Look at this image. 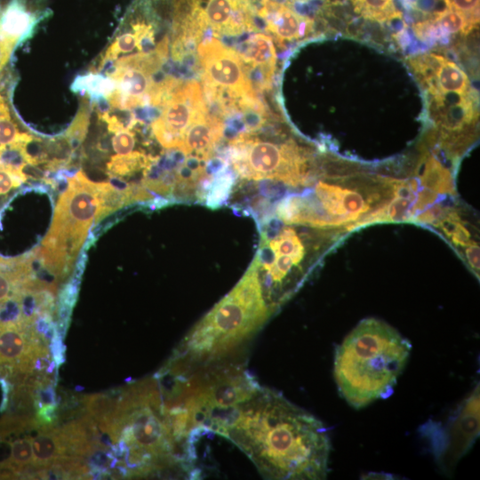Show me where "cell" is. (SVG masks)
<instances>
[{"label": "cell", "instance_id": "6da1fadb", "mask_svg": "<svg viewBox=\"0 0 480 480\" xmlns=\"http://www.w3.org/2000/svg\"><path fill=\"white\" fill-rule=\"evenodd\" d=\"M267 479H324L331 440L325 426L280 392L262 387L222 433Z\"/></svg>", "mask_w": 480, "mask_h": 480}, {"label": "cell", "instance_id": "7a4b0ae2", "mask_svg": "<svg viewBox=\"0 0 480 480\" xmlns=\"http://www.w3.org/2000/svg\"><path fill=\"white\" fill-rule=\"evenodd\" d=\"M317 173L322 176L312 183L313 188L288 193L276 204L275 213L284 223L337 228L348 234L384 222L386 209L395 197L396 178Z\"/></svg>", "mask_w": 480, "mask_h": 480}, {"label": "cell", "instance_id": "3957f363", "mask_svg": "<svg viewBox=\"0 0 480 480\" xmlns=\"http://www.w3.org/2000/svg\"><path fill=\"white\" fill-rule=\"evenodd\" d=\"M411 350V342L388 324L361 320L335 349L333 374L340 396L356 409L388 398Z\"/></svg>", "mask_w": 480, "mask_h": 480}, {"label": "cell", "instance_id": "277c9868", "mask_svg": "<svg viewBox=\"0 0 480 480\" xmlns=\"http://www.w3.org/2000/svg\"><path fill=\"white\" fill-rule=\"evenodd\" d=\"M272 314L252 261L232 291L188 332L162 369L181 372L240 354Z\"/></svg>", "mask_w": 480, "mask_h": 480}, {"label": "cell", "instance_id": "5b68a950", "mask_svg": "<svg viewBox=\"0 0 480 480\" xmlns=\"http://www.w3.org/2000/svg\"><path fill=\"white\" fill-rule=\"evenodd\" d=\"M120 192L108 182L90 180L82 171L69 178L38 249L42 266L57 278L68 276L92 222L122 207Z\"/></svg>", "mask_w": 480, "mask_h": 480}, {"label": "cell", "instance_id": "8992f818", "mask_svg": "<svg viewBox=\"0 0 480 480\" xmlns=\"http://www.w3.org/2000/svg\"><path fill=\"white\" fill-rule=\"evenodd\" d=\"M234 170L246 180H275L287 187H308L316 180L312 150L293 139L242 134L228 142Z\"/></svg>", "mask_w": 480, "mask_h": 480}, {"label": "cell", "instance_id": "52a82bcc", "mask_svg": "<svg viewBox=\"0 0 480 480\" xmlns=\"http://www.w3.org/2000/svg\"><path fill=\"white\" fill-rule=\"evenodd\" d=\"M479 385L465 397L444 421L428 420L420 428L439 468L453 470L479 436Z\"/></svg>", "mask_w": 480, "mask_h": 480}, {"label": "cell", "instance_id": "ba28073f", "mask_svg": "<svg viewBox=\"0 0 480 480\" xmlns=\"http://www.w3.org/2000/svg\"><path fill=\"white\" fill-rule=\"evenodd\" d=\"M204 88L232 100L258 97L237 52L214 37H206L196 47Z\"/></svg>", "mask_w": 480, "mask_h": 480}, {"label": "cell", "instance_id": "9c48e42d", "mask_svg": "<svg viewBox=\"0 0 480 480\" xmlns=\"http://www.w3.org/2000/svg\"><path fill=\"white\" fill-rule=\"evenodd\" d=\"M204 105L199 83L181 81L162 107L160 116L151 124L152 132L162 147L180 150L187 129Z\"/></svg>", "mask_w": 480, "mask_h": 480}, {"label": "cell", "instance_id": "30bf717a", "mask_svg": "<svg viewBox=\"0 0 480 480\" xmlns=\"http://www.w3.org/2000/svg\"><path fill=\"white\" fill-rule=\"evenodd\" d=\"M408 63L428 95L472 92L466 73L442 55L424 53L412 57Z\"/></svg>", "mask_w": 480, "mask_h": 480}, {"label": "cell", "instance_id": "8fae6325", "mask_svg": "<svg viewBox=\"0 0 480 480\" xmlns=\"http://www.w3.org/2000/svg\"><path fill=\"white\" fill-rule=\"evenodd\" d=\"M223 130L222 119L211 113L205 103L187 129L180 151L185 156L209 160L223 137Z\"/></svg>", "mask_w": 480, "mask_h": 480}, {"label": "cell", "instance_id": "7c38bea8", "mask_svg": "<svg viewBox=\"0 0 480 480\" xmlns=\"http://www.w3.org/2000/svg\"><path fill=\"white\" fill-rule=\"evenodd\" d=\"M431 227L448 240L461 259L467 262L471 271L478 277L479 245L472 236L468 222L460 216V209L458 205L449 210Z\"/></svg>", "mask_w": 480, "mask_h": 480}, {"label": "cell", "instance_id": "4fadbf2b", "mask_svg": "<svg viewBox=\"0 0 480 480\" xmlns=\"http://www.w3.org/2000/svg\"><path fill=\"white\" fill-rule=\"evenodd\" d=\"M37 283L31 257L0 259V305L31 291Z\"/></svg>", "mask_w": 480, "mask_h": 480}, {"label": "cell", "instance_id": "5bb4252c", "mask_svg": "<svg viewBox=\"0 0 480 480\" xmlns=\"http://www.w3.org/2000/svg\"><path fill=\"white\" fill-rule=\"evenodd\" d=\"M39 18V15L28 7L24 0H11L1 11L0 31L16 46L30 36Z\"/></svg>", "mask_w": 480, "mask_h": 480}, {"label": "cell", "instance_id": "9a60e30c", "mask_svg": "<svg viewBox=\"0 0 480 480\" xmlns=\"http://www.w3.org/2000/svg\"><path fill=\"white\" fill-rule=\"evenodd\" d=\"M32 449L34 476H36L40 469L67 455L59 428L53 425L40 427L38 434L33 437Z\"/></svg>", "mask_w": 480, "mask_h": 480}, {"label": "cell", "instance_id": "2e32d148", "mask_svg": "<svg viewBox=\"0 0 480 480\" xmlns=\"http://www.w3.org/2000/svg\"><path fill=\"white\" fill-rule=\"evenodd\" d=\"M271 38L264 33H252L236 51L248 68L260 67L276 71V53Z\"/></svg>", "mask_w": 480, "mask_h": 480}, {"label": "cell", "instance_id": "e0dca14e", "mask_svg": "<svg viewBox=\"0 0 480 480\" xmlns=\"http://www.w3.org/2000/svg\"><path fill=\"white\" fill-rule=\"evenodd\" d=\"M157 157L146 155L144 152L134 151L124 155H116L110 158L107 164L108 173L117 179L131 177L143 171L147 174Z\"/></svg>", "mask_w": 480, "mask_h": 480}, {"label": "cell", "instance_id": "ac0fdd59", "mask_svg": "<svg viewBox=\"0 0 480 480\" xmlns=\"http://www.w3.org/2000/svg\"><path fill=\"white\" fill-rule=\"evenodd\" d=\"M4 88L0 76V146L32 141L34 140L32 135L20 130L18 122L12 116L9 96L4 91Z\"/></svg>", "mask_w": 480, "mask_h": 480}, {"label": "cell", "instance_id": "d6986e66", "mask_svg": "<svg viewBox=\"0 0 480 480\" xmlns=\"http://www.w3.org/2000/svg\"><path fill=\"white\" fill-rule=\"evenodd\" d=\"M354 11L365 20L385 23L399 19L402 13L394 0H349Z\"/></svg>", "mask_w": 480, "mask_h": 480}, {"label": "cell", "instance_id": "ffe728a7", "mask_svg": "<svg viewBox=\"0 0 480 480\" xmlns=\"http://www.w3.org/2000/svg\"><path fill=\"white\" fill-rule=\"evenodd\" d=\"M115 88L116 83L113 79L93 73L76 76L71 85L73 92L87 95L91 103L106 100Z\"/></svg>", "mask_w": 480, "mask_h": 480}, {"label": "cell", "instance_id": "44dd1931", "mask_svg": "<svg viewBox=\"0 0 480 480\" xmlns=\"http://www.w3.org/2000/svg\"><path fill=\"white\" fill-rule=\"evenodd\" d=\"M234 182L233 172L228 168L213 176L204 197L205 205L211 209L222 206L233 191Z\"/></svg>", "mask_w": 480, "mask_h": 480}, {"label": "cell", "instance_id": "7402d4cb", "mask_svg": "<svg viewBox=\"0 0 480 480\" xmlns=\"http://www.w3.org/2000/svg\"><path fill=\"white\" fill-rule=\"evenodd\" d=\"M92 104L83 95L77 113L68 127L64 139L72 149H76L84 140L88 132Z\"/></svg>", "mask_w": 480, "mask_h": 480}, {"label": "cell", "instance_id": "603a6c76", "mask_svg": "<svg viewBox=\"0 0 480 480\" xmlns=\"http://www.w3.org/2000/svg\"><path fill=\"white\" fill-rule=\"evenodd\" d=\"M432 19L447 36L458 33L468 35L474 29L460 12L446 5L436 12Z\"/></svg>", "mask_w": 480, "mask_h": 480}, {"label": "cell", "instance_id": "cb8c5ba5", "mask_svg": "<svg viewBox=\"0 0 480 480\" xmlns=\"http://www.w3.org/2000/svg\"><path fill=\"white\" fill-rule=\"evenodd\" d=\"M27 180L24 171L19 170L0 160V196L19 187Z\"/></svg>", "mask_w": 480, "mask_h": 480}, {"label": "cell", "instance_id": "d4e9b609", "mask_svg": "<svg viewBox=\"0 0 480 480\" xmlns=\"http://www.w3.org/2000/svg\"><path fill=\"white\" fill-rule=\"evenodd\" d=\"M444 5L460 12L473 28L479 23V0H444Z\"/></svg>", "mask_w": 480, "mask_h": 480}, {"label": "cell", "instance_id": "484cf974", "mask_svg": "<svg viewBox=\"0 0 480 480\" xmlns=\"http://www.w3.org/2000/svg\"><path fill=\"white\" fill-rule=\"evenodd\" d=\"M135 145V135L130 129L115 132L112 138L113 149L119 155L132 152Z\"/></svg>", "mask_w": 480, "mask_h": 480}, {"label": "cell", "instance_id": "4316f807", "mask_svg": "<svg viewBox=\"0 0 480 480\" xmlns=\"http://www.w3.org/2000/svg\"><path fill=\"white\" fill-rule=\"evenodd\" d=\"M1 11L2 9H0V15ZM14 48L15 46L9 42L0 31V73L9 61Z\"/></svg>", "mask_w": 480, "mask_h": 480}]
</instances>
